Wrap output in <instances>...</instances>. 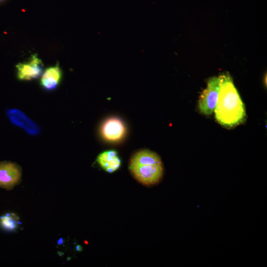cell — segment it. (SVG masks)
Here are the masks:
<instances>
[{"label":"cell","instance_id":"cell-1","mask_svg":"<svg viewBox=\"0 0 267 267\" xmlns=\"http://www.w3.org/2000/svg\"><path fill=\"white\" fill-rule=\"evenodd\" d=\"M220 89L214 110L215 118L222 126L230 128L245 119L244 105L228 73L219 76Z\"/></svg>","mask_w":267,"mask_h":267},{"label":"cell","instance_id":"cell-2","mask_svg":"<svg viewBox=\"0 0 267 267\" xmlns=\"http://www.w3.org/2000/svg\"><path fill=\"white\" fill-rule=\"evenodd\" d=\"M129 169L134 177L141 183H157L163 175V166L160 157L147 149L141 150L132 156Z\"/></svg>","mask_w":267,"mask_h":267},{"label":"cell","instance_id":"cell-3","mask_svg":"<svg viewBox=\"0 0 267 267\" xmlns=\"http://www.w3.org/2000/svg\"><path fill=\"white\" fill-rule=\"evenodd\" d=\"M220 89L218 77H212L208 81L206 89L201 93L198 102L200 111L206 115H211L215 110Z\"/></svg>","mask_w":267,"mask_h":267},{"label":"cell","instance_id":"cell-4","mask_svg":"<svg viewBox=\"0 0 267 267\" xmlns=\"http://www.w3.org/2000/svg\"><path fill=\"white\" fill-rule=\"evenodd\" d=\"M16 67L17 78L22 81L37 78L43 70L42 61L37 54L32 55L28 61L18 63Z\"/></svg>","mask_w":267,"mask_h":267},{"label":"cell","instance_id":"cell-5","mask_svg":"<svg viewBox=\"0 0 267 267\" xmlns=\"http://www.w3.org/2000/svg\"><path fill=\"white\" fill-rule=\"evenodd\" d=\"M103 137L108 141H116L121 139L126 133V128L123 122L118 118L107 119L101 129Z\"/></svg>","mask_w":267,"mask_h":267},{"label":"cell","instance_id":"cell-6","mask_svg":"<svg viewBox=\"0 0 267 267\" xmlns=\"http://www.w3.org/2000/svg\"><path fill=\"white\" fill-rule=\"evenodd\" d=\"M6 114L14 125L21 127L29 134L35 135L40 133L38 125L19 109H8Z\"/></svg>","mask_w":267,"mask_h":267},{"label":"cell","instance_id":"cell-7","mask_svg":"<svg viewBox=\"0 0 267 267\" xmlns=\"http://www.w3.org/2000/svg\"><path fill=\"white\" fill-rule=\"evenodd\" d=\"M20 177L17 166L10 162L0 163V186L10 188L17 183Z\"/></svg>","mask_w":267,"mask_h":267},{"label":"cell","instance_id":"cell-8","mask_svg":"<svg viewBox=\"0 0 267 267\" xmlns=\"http://www.w3.org/2000/svg\"><path fill=\"white\" fill-rule=\"evenodd\" d=\"M62 78V71L59 65L47 68L41 79V85L46 90H53L57 88Z\"/></svg>","mask_w":267,"mask_h":267},{"label":"cell","instance_id":"cell-9","mask_svg":"<svg viewBox=\"0 0 267 267\" xmlns=\"http://www.w3.org/2000/svg\"><path fill=\"white\" fill-rule=\"evenodd\" d=\"M97 162L103 170L108 173H113L117 170L121 164L118 153L114 150L101 153L97 158Z\"/></svg>","mask_w":267,"mask_h":267},{"label":"cell","instance_id":"cell-10","mask_svg":"<svg viewBox=\"0 0 267 267\" xmlns=\"http://www.w3.org/2000/svg\"><path fill=\"white\" fill-rule=\"evenodd\" d=\"M0 223L4 228L13 230L17 227L18 218L14 214H7L0 218Z\"/></svg>","mask_w":267,"mask_h":267}]
</instances>
